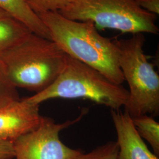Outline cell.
<instances>
[{"instance_id": "cell-14", "label": "cell", "mask_w": 159, "mask_h": 159, "mask_svg": "<svg viewBox=\"0 0 159 159\" xmlns=\"http://www.w3.org/2000/svg\"><path fill=\"white\" fill-rule=\"evenodd\" d=\"M118 146L116 142H109L91 152L80 154L77 159H118Z\"/></svg>"}, {"instance_id": "cell-2", "label": "cell", "mask_w": 159, "mask_h": 159, "mask_svg": "<svg viewBox=\"0 0 159 159\" xmlns=\"http://www.w3.org/2000/svg\"><path fill=\"white\" fill-rule=\"evenodd\" d=\"M67 57L54 42L31 32L0 56V64L17 88L37 94L57 79Z\"/></svg>"}, {"instance_id": "cell-16", "label": "cell", "mask_w": 159, "mask_h": 159, "mask_svg": "<svg viewBox=\"0 0 159 159\" xmlns=\"http://www.w3.org/2000/svg\"><path fill=\"white\" fill-rule=\"evenodd\" d=\"M142 9L155 15L159 14V0H136Z\"/></svg>"}, {"instance_id": "cell-11", "label": "cell", "mask_w": 159, "mask_h": 159, "mask_svg": "<svg viewBox=\"0 0 159 159\" xmlns=\"http://www.w3.org/2000/svg\"><path fill=\"white\" fill-rule=\"evenodd\" d=\"M133 124L140 137L153 148V153L159 156V123L153 117L144 114L132 117Z\"/></svg>"}, {"instance_id": "cell-8", "label": "cell", "mask_w": 159, "mask_h": 159, "mask_svg": "<svg viewBox=\"0 0 159 159\" xmlns=\"http://www.w3.org/2000/svg\"><path fill=\"white\" fill-rule=\"evenodd\" d=\"M116 131L118 159H159L139 135L132 117L125 111L110 110Z\"/></svg>"}, {"instance_id": "cell-4", "label": "cell", "mask_w": 159, "mask_h": 159, "mask_svg": "<svg viewBox=\"0 0 159 159\" xmlns=\"http://www.w3.org/2000/svg\"><path fill=\"white\" fill-rule=\"evenodd\" d=\"M119 51V64L125 81L129 84V100L125 107L131 117L159 113V76L144 54L146 39L143 33L114 40Z\"/></svg>"}, {"instance_id": "cell-5", "label": "cell", "mask_w": 159, "mask_h": 159, "mask_svg": "<svg viewBox=\"0 0 159 159\" xmlns=\"http://www.w3.org/2000/svg\"><path fill=\"white\" fill-rule=\"evenodd\" d=\"M58 12L71 20L122 33L159 34L156 15L142 9L136 0H73Z\"/></svg>"}, {"instance_id": "cell-10", "label": "cell", "mask_w": 159, "mask_h": 159, "mask_svg": "<svg viewBox=\"0 0 159 159\" xmlns=\"http://www.w3.org/2000/svg\"><path fill=\"white\" fill-rule=\"evenodd\" d=\"M30 33L24 24L11 17L0 20V56Z\"/></svg>"}, {"instance_id": "cell-3", "label": "cell", "mask_w": 159, "mask_h": 159, "mask_svg": "<svg viewBox=\"0 0 159 159\" xmlns=\"http://www.w3.org/2000/svg\"><path fill=\"white\" fill-rule=\"evenodd\" d=\"M129 91L122 85L111 81L96 69L67 56L63 71L46 90L25 98L40 105L53 98H83L119 110L125 107Z\"/></svg>"}, {"instance_id": "cell-15", "label": "cell", "mask_w": 159, "mask_h": 159, "mask_svg": "<svg viewBox=\"0 0 159 159\" xmlns=\"http://www.w3.org/2000/svg\"><path fill=\"white\" fill-rule=\"evenodd\" d=\"M14 150L11 141L0 139V159H13Z\"/></svg>"}, {"instance_id": "cell-6", "label": "cell", "mask_w": 159, "mask_h": 159, "mask_svg": "<svg viewBox=\"0 0 159 159\" xmlns=\"http://www.w3.org/2000/svg\"><path fill=\"white\" fill-rule=\"evenodd\" d=\"M84 113L74 120L57 123L43 117L34 129L18 137L13 143L15 159H77L82 152L64 144L61 131L78 122Z\"/></svg>"}, {"instance_id": "cell-7", "label": "cell", "mask_w": 159, "mask_h": 159, "mask_svg": "<svg viewBox=\"0 0 159 159\" xmlns=\"http://www.w3.org/2000/svg\"><path fill=\"white\" fill-rule=\"evenodd\" d=\"M40 105L24 98L0 109V139L13 142L40 124Z\"/></svg>"}, {"instance_id": "cell-13", "label": "cell", "mask_w": 159, "mask_h": 159, "mask_svg": "<svg viewBox=\"0 0 159 159\" xmlns=\"http://www.w3.org/2000/svg\"><path fill=\"white\" fill-rule=\"evenodd\" d=\"M73 0H26L30 8L37 14L48 12H59Z\"/></svg>"}, {"instance_id": "cell-17", "label": "cell", "mask_w": 159, "mask_h": 159, "mask_svg": "<svg viewBox=\"0 0 159 159\" xmlns=\"http://www.w3.org/2000/svg\"><path fill=\"white\" fill-rule=\"evenodd\" d=\"M8 18H11V17L7 13H6V12L0 9V20H5Z\"/></svg>"}, {"instance_id": "cell-1", "label": "cell", "mask_w": 159, "mask_h": 159, "mask_svg": "<svg viewBox=\"0 0 159 159\" xmlns=\"http://www.w3.org/2000/svg\"><path fill=\"white\" fill-rule=\"evenodd\" d=\"M51 41L67 56L96 69L111 81L122 85L125 79L119 64L115 41L102 35L90 22L68 19L58 12L38 14Z\"/></svg>"}, {"instance_id": "cell-12", "label": "cell", "mask_w": 159, "mask_h": 159, "mask_svg": "<svg viewBox=\"0 0 159 159\" xmlns=\"http://www.w3.org/2000/svg\"><path fill=\"white\" fill-rule=\"evenodd\" d=\"M20 100L17 87L9 79L0 64V109Z\"/></svg>"}, {"instance_id": "cell-9", "label": "cell", "mask_w": 159, "mask_h": 159, "mask_svg": "<svg viewBox=\"0 0 159 159\" xmlns=\"http://www.w3.org/2000/svg\"><path fill=\"white\" fill-rule=\"evenodd\" d=\"M0 9L34 34L51 40L48 30L26 0H0Z\"/></svg>"}]
</instances>
